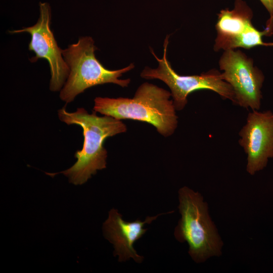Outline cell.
Instances as JSON below:
<instances>
[{
    "label": "cell",
    "mask_w": 273,
    "mask_h": 273,
    "mask_svg": "<svg viewBox=\"0 0 273 273\" xmlns=\"http://www.w3.org/2000/svg\"><path fill=\"white\" fill-rule=\"evenodd\" d=\"M58 114L61 121L82 128L84 142L81 150L74 154L77 161L74 165L63 171L46 174L53 177L62 173L68 178L69 183L75 185L83 184L97 170L106 167L107 151L104 147L105 140L125 132L127 127L121 120L107 115L99 116L95 111L89 114L83 108L69 112L64 107L58 110Z\"/></svg>",
    "instance_id": "obj_1"
},
{
    "label": "cell",
    "mask_w": 273,
    "mask_h": 273,
    "mask_svg": "<svg viewBox=\"0 0 273 273\" xmlns=\"http://www.w3.org/2000/svg\"><path fill=\"white\" fill-rule=\"evenodd\" d=\"M171 93L147 82L136 89L132 98L96 97L93 109L117 119H132L153 125L164 137L177 128L178 117Z\"/></svg>",
    "instance_id": "obj_2"
},
{
    "label": "cell",
    "mask_w": 273,
    "mask_h": 273,
    "mask_svg": "<svg viewBox=\"0 0 273 273\" xmlns=\"http://www.w3.org/2000/svg\"><path fill=\"white\" fill-rule=\"evenodd\" d=\"M98 50L89 36L80 37L76 43L62 50L63 58L69 68V73L60 90V98L67 104L90 87L112 83L122 87L128 86L130 79H121L122 74L134 68L133 63L120 69H106L96 58Z\"/></svg>",
    "instance_id": "obj_3"
},
{
    "label": "cell",
    "mask_w": 273,
    "mask_h": 273,
    "mask_svg": "<svg viewBox=\"0 0 273 273\" xmlns=\"http://www.w3.org/2000/svg\"><path fill=\"white\" fill-rule=\"evenodd\" d=\"M178 197L181 218L174 231L176 239L188 243L189 253L197 263L220 255L222 242L201 195L184 187L178 191Z\"/></svg>",
    "instance_id": "obj_4"
},
{
    "label": "cell",
    "mask_w": 273,
    "mask_h": 273,
    "mask_svg": "<svg viewBox=\"0 0 273 273\" xmlns=\"http://www.w3.org/2000/svg\"><path fill=\"white\" fill-rule=\"evenodd\" d=\"M169 35L163 43V56L159 58L153 50L150 51L158 62L155 69L145 67L141 77L146 79H159L170 88L176 110L184 109L188 103L187 97L191 93L199 89H209L218 94L223 99H228L236 104L235 93L231 85L224 80L221 73L211 70L200 75H181L172 68L167 58Z\"/></svg>",
    "instance_id": "obj_5"
},
{
    "label": "cell",
    "mask_w": 273,
    "mask_h": 273,
    "mask_svg": "<svg viewBox=\"0 0 273 273\" xmlns=\"http://www.w3.org/2000/svg\"><path fill=\"white\" fill-rule=\"evenodd\" d=\"M253 12L243 0H235L234 7L220 10L217 14L215 25L216 37L213 46L214 51H226L242 48L250 49L266 43L262 37L270 34L273 30V18L263 31L257 30L252 23Z\"/></svg>",
    "instance_id": "obj_6"
},
{
    "label": "cell",
    "mask_w": 273,
    "mask_h": 273,
    "mask_svg": "<svg viewBox=\"0 0 273 273\" xmlns=\"http://www.w3.org/2000/svg\"><path fill=\"white\" fill-rule=\"evenodd\" d=\"M224 80L232 87L236 104L258 110L262 98L261 89L264 77L253 60L235 49L224 51L219 60Z\"/></svg>",
    "instance_id": "obj_7"
},
{
    "label": "cell",
    "mask_w": 273,
    "mask_h": 273,
    "mask_svg": "<svg viewBox=\"0 0 273 273\" xmlns=\"http://www.w3.org/2000/svg\"><path fill=\"white\" fill-rule=\"evenodd\" d=\"M39 17L34 25L20 30L9 31L11 34L27 32L31 35L28 49L35 56L30 59L31 62L44 59L49 64L51 71L50 89L52 92L61 90L69 73V68L62 55V50L58 46L51 29V10L47 3H39Z\"/></svg>",
    "instance_id": "obj_8"
},
{
    "label": "cell",
    "mask_w": 273,
    "mask_h": 273,
    "mask_svg": "<svg viewBox=\"0 0 273 273\" xmlns=\"http://www.w3.org/2000/svg\"><path fill=\"white\" fill-rule=\"evenodd\" d=\"M239 134V143L247 155L246 170L253 175L273 157V113L252 110Z\"/></svg>",
    "instance_id": "obj_9"
},
{
    "label": "cell",
    "mask_w": 273,
    "mask_h": 273,
    "mask_svg": "<svg viewBox=\"0 0 273 273\" xmlns=\"http://www.w3.org/2000/svg\"><path fill=\"white\" fill-rule=\"evenodd\" d=\"M161 214L147 217L144 221L138 219L127 222L122 219L117 209L110 210L108 218L103 223V234L105 238L114 245V255L118 256L119 262L131 258L139 263L143 261L144 257L137 253L133 244L146 232L147 229H144V224L151 223Z\"/></svg>",
    "instance_id": "obj_10"
},
{
    "label": "cell",
    "mask_w": 273,
    "mask_h": 273,
    "mask_svg": "<svg viewBox=\"0 0 273 273\" xmlns=\"http://www.w3.org/2000/svg\"><path fill=\"white\" fill-rule=\"evenodd\" d=\"M269 12L270 17H273V0H259Z\"/></svg>",
    "instance_id": "obj_11"
}]
</instances>
